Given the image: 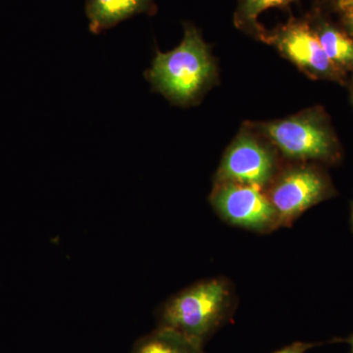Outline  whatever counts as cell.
I'll use <instances>...</instances> for the list:
<instances>
[{"mask_svg":"<svg viewBox=\"0 0 353 353\" xmlns=\"http://www.w3.org/2000/svg\"><path fill=\"white\" fill-rule=\"evenodd\" d=\"M309 22L330 61L353 79V38L339 23L329 19L322 9H317Z\"/></svg>","mask_w":353,"mask_h":353,"instance_id":"9","label":"cell"},{"mask_svg":"<svg viewBox=\"0 0 353 353\" xmlns=\"http://www.w3.org/2000/svg\"><path fill=\"white\" fill-rule=\"evenodd\" d=\"M255 128L278 152L294 161L338 165L343 160L340 139L328 114L321 108L261 123Z\"/></svg>","mask_w":353,"mask_h":353,"instance_id":"3","label":"cell"},{"mask_svg":"<svg viewBox=\"0 0 353 353\" xmlns=\"http://www.w3.org/2000/svg\"><path fill=\"white\" fill-rule=\"evenodd\" d=\"M282 227H290L305 211L338 194L321 164L297 162L278 172L264 190Z\"/></svg>","mask_w":353,"mask_h":353,"instance_id":"4","label":"cell"},{"mask_svg":"<svg viewBox=\"0 0 353 353\" xmlns=\"http://www.w3.org/2000/svg\"><path fill=\"white\" fill-rule=\"evenodd\" d=\"M209 201L221 219L232 226L257 234H269L282 228L277 211L259 188L214 183Z\"/></svg>","mask_w":353,"mask_h":353,"instance_id":"6","label":"cell"},{"mask_svg":"<svg viewBox=\"0 0 353 353\" xmlns=\"http://www.w3.org/2000/svg\"><path fill=\"white\" fill-rule=\"evenodd\" d=\"M341 341H345V343H347L348 345H350V348H352V353H353V334L352 336H348L347 339H345V340H341Z\"/></svg>","mask_w":353,"mask_h":353,"instance_id":"14","label":"cell"},{"mask_svg":"<svg viewBox=\"0 0 353 353\" xmlns=\"http://www.w3.org/2000/svg\"><path fill=\"white\" fill-rule=\"evenodd\" d=\"M294 0H239L234 12V25L243 31L262 36L265 30L259 23L260 14L270 8H283Z\"/></svg>","mask_w":353,"mask_h":353,"instance_id":"11","label":"cell"},{"mask_svg":"<svg viewBox=\"0 0 353 353\" xmlns=\"http://www.w3.org/2000/svg\"><path fill=\"white\" fill-rule=\"evenodd\" d=\"M350 224H352V229L353 232V201L352 202V208H350Z\"/></svg>","mask_w":353,"mask_h":353,"instance_id":"16","label":"cell"},{"mask_svg":"<svg viewBox=\"0 0 353 353\" xmlns=\"http://www.w3.org/2000/svg\"><path fill=\"white\" fill-rule=\"evenodd\" d=\"M260 39L275 46L311 78L345 85L353 80L330 61L308 19L290 21L273 32L264 31Z\"/></svg>","mask_w":353,"mask_h":353,"instance_id":"7","label":"cell"},{"mask_svg":"<svg viewBox=\"0 0 353 353\" xmlns=\"http://www.w3.org/2000/svg\"><path fill=\"white\" fill-rule=\"evenodd\" d=\"M332 8L338 14L339 24L353 38V0H336Z\"/></svg>","mask_w":353,"mask_h":353,"instance_id":"12","label":"cell"},{"mask_svg":"<svg viewBox=\"0 0 353 353\" xmlns=\"http://www.w3.org/2000/svg\"><path fill=\"white\" fill-rule=\"evenodd\" d=\"M236 305L233 284L224 277L205 279L181 290L165 303L162 325L202 345Z\"/></svg>","mask_w":353,"mask_h":353,"instance_id":"2","label":"cell"},{"mask_svg":"<svg viewBox=\"0 0 353 353\" xmlns=\"http://www.w3.org/2000/svg\"><path fill=\"white\" fill-rule=\"evenodd\" d=\"M145 77L153 92L176 105L189 106L199 101L214 83L216 65L196 26L183 24V38L174 50H157Z\"/></svg>","mask_w":353,"mask_h":353,"instance_id":"1","label":"cell"},{"mask_svg":"<svg viewBox=\"0 0 353 353\" xmlns=\"http://www.w3.org/2000/svg\"><path fill=\"white\" fill-rule=\"evenodd\" d=\"M350 101H352V104L353 106V80L350 82Z\"/></svg>","mask_w":353,"mask_h":353,"instance_id":"15","label":"cell"},{"mask_svg":"<svg viewBox=\"0 0 353 353\" xmlns=\"http://www.w3.org/2000/svg\"><path fill=\"white\" fill-rule=\"evenodd\" d=\"M318 343H303V341H296V343H292L282 350L274 353H306L311 348L315 347Z\"/></svg>","mask_w":353,"mask_h":353,"instance_id":"13","label":"cell"},{"mask_svg":"<svg viewBox=\"0 0 353 353\" xmlns=\"http://www.w3.org/2000/svg\"><path fill=\"white\" fill-rule=\"evenodd\" d=\"M88 29L94 34L112 29L141 14L157 12L154 0H85Z\"/></svg>","mask_w":353,"mask_h":353,"instance_id":"8","label":"cell"},{"mask_svg":"<svg viewBox=\"0 0 353 353\" xmlns=\"http://www.w3.org/2000/svg\"><path fill=\"white\" fill-rule=\"evenodd\" d=\"M323 1L326 2V3L329 4L330 6L333 7L334 2H336V0H323Z\"/></svg>","mask_w":353,"mask_h":353,"instance_id":"17","label":"cell"},{"mask_svg":"<svg viewBox=\"0 0 353 353\" xmlns=\"http://www.w3.org/2000/svg\"><path fill=\"white\" fill-rule=\"evenodd\" d=\"M281 170L278 152L261 134L245 130L223 155L214 183H236L266 190Z\"/></svg>","mask_w":353,"mask_h":353,"instance_id":"5","label":"cell"},{"mask_svg":"<svg viewBox=\"0 0 353 353\" xmlns=\"http://www.w3.org/2000/svg\"><path fill=\"white\" fill-rule=\"evenodd\" d=\"M136 353H202L201 345L182 334L162 328L139 345Z\"/></svg>","mask_w":353,"mask_h":353,"instance_id":"10","label":"cell"}]
</instances>
